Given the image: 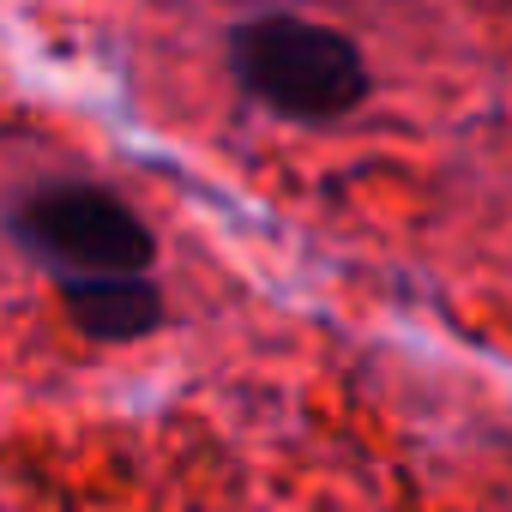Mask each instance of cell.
<instances>
[{
    "label": "cell",
    "mask_w": 512,
    "mask_h": 512,
    "mask_svg": "<svg viewBox=\"0 0 512 512\" xmlns=\"http://www.w3.org/2000/svg\"><path fill=\"white\" fill-rule=\"evenodd\" d=\"M229 73L235 85L302 127H332L344 115H356L374 91L362 49L302 13H260V19H241L229 31Z\"/></svg>",
    "instance_id": "obj_1"
},
{
    "label": "cell",
    "mask_w": 512,
    "mask_h": 512,
    "mask_svg": "<svg viewBox=\"0 0 512 512\" xmlns=\"http://www.w3.org/2000/svg\"><path fill=\"white\" fill-rule=\"evenodd\" d=\"M13 241L49 278L151 272L157 241L145 217L97 181H43L13 205Z\"/></svg>",
    "instance_id": "obj_2"
},
{
    "label": "cell",
    "mask_w": 512,
    "mask_h": 512,
    "mask_svg": "<svg viewBox=\"0 0 512 512\" xmlns=\"http://www.w3.org/2000/svg\"><path fill=\"white\" fill-rule=\"evenodd\" d=\"M73 326L97 344H133L163 326V290L151 272H85V278H55Z\"/></svg>",
    "instance_id": "obj_3"
}]
</instances>
